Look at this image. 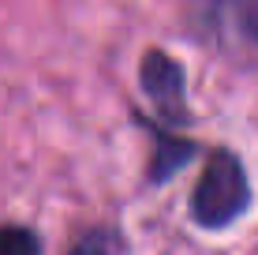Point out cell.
<instances>
[{
  "label": "cell",
  "instance_id": "2",
  "mask_svg": "<svg viewBox=\"0 0 258 255\" xmlns=\"http://www.w3.org/2000/svg\"><path fill=\"white\" fill-rule=\"evenodd\" d=\"M206 30L232 60L258 64V0H206Z\"/></svg>",
  "mask_w": 258,
  "mask_h": 255
},
{
  "label": "cell",
  "instance_id": "4",
  "mask_svg": "<svg viewBox=\"0 0 258 255\" xmlns=\"http://www.w3.org/2000/svg\"><path fill=\"white\" fill-rule=\"evenodd\" d=\"M0 255H41V244L23 225H4L0 229Z\"/></svg>",
  "mask_w": 258,
  "mask_h": 255
},
{
  "label": "cell",
  "instance_id": "3",
  "mask_svg": "<svg viewBox=\"0 0 258 255\" xmlns=\"http://www.w3.org/2000/svg\"><path fill=\"white\" fill-rule=\"evenodd\" d=\"M142 90L154 101L157 117L165 124H183L187 120V90H183V68L168 53L150 49L142 57Z\"/></svg>",
  "mask_w": 258,
  "mask_h": 255
},
{
  "label": "cell",
  "instance_id": "5",
  "mask_svg": "<svg viewBox=\"0 0 258 255\" xmlns=\"http://www.w3.org/2000/svg\"><path fill=\"white\" fill-rule=\"evenodd\" d=\"M71 255H120V240H116V233H101L97 229L90 236H83Z\"/></svg>",
  "mask_w": 258,
  "mask_h": 255
},
{
  "label": "cell",
  "instance_id": "1",
  "mask_svg": "<svg viewBox=\"0 0 258 255\" xmlns=\"http://www.w3.org/2000/svg\"><path fill=\"white\" fill-rule=\"evenodd\" d=\"M251 207V184L232 150H213L191 195V218L202 229H228Z\"/></svg>",
  "mask_w": 258,
  "mask_h": 255
}]
</instances>
